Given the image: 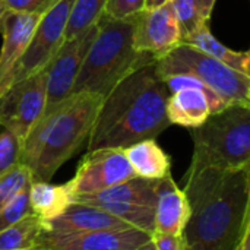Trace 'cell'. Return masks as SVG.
Here are the masks:
<instances>
[{"mask_svg":"<svg viewBox=\"0 0 250 250\" xmlns=\"http://www.w3.org/2000/svg\"><path fill=\"white\" fill-rule=\"evenodd\" d=\"M42 231L44 223L35 214H29L0 231V250L38 249Z\"/></svg>","mask_w":250,"mask_h":250,"instance_id":"cell-21","label":"cell"},{"mask_svg":"<svg viewBox=\"0 0 250 250\" xmlns=\"http://www.w3.org/2000/svg\"><path fill=\"white\" fill-rule=\"evenodd\" d=\"M57 0H4L10 12L42 15L45 13Z\"/></svg>","mask_w":250,"mask_h":250,"instance_id":"cell-29","label":"cell"},{"mask_svg":"<svg viewBox=\"0 0 250 250\" xmlns=\"http://www.w3.org/2000/svg\"><path fill=\"white\" fill-rule=\"evenodd\" d=\"M22 141L9 129L0 126V176L19 164Z\"/></svg>","mask_w":250,"mask_h":250,"instance_id":"cell-27","label":"cell"},{"mask_svg":"<svg viewBox=\"0 0 250 250\" xmlns=\"http://www.w3.org/2000/svg\"><path fill=\"white\" fill-rule=\"evenodd\" d=\"M151 240L154 243V250H183V243H182L180 236L154 233Z\"/></svg>","mask_w":250,"mask_h":250,"instance_id":"cell-30","label":"cell"},{"mask_svg":"<svg viewBox=\"0 0 250 250\" xmlns=\"http://www.w3.org/2000/svg\"><path fill=\"white\" fill-rule=\"evenodd\" d=\"M145 4L146 0H107L104 15L113 19H126L141 13Z\"/></svg>","mask_w":250,"mask_h":250,"instance_id":"cell-28","label":"cell"},{"mask_svg":"<svg viewBox=\"0 0 250 250\" xmlns=\"http://www.w3.org/2000/svg\"><path fill=\"white\" fill-rule=\"evenodd\" d=\"M103 98L94 94H72L44 110L22 141L21 164L32 182H50L56 171L88 141Z\"/></svg>","mask_w":250,"mask_h":250,"instance_id":"cell-3","label":"cell"},{"mask_svg":"<svg viewBox=\"0 0 250 250\" xmlns=\"http://www.w3.org/2000/svg\"><path fill=\"white\" fill-rule=\"evenodd\" d=\"M132 177H135V173L123 149L101 148L88 151L69 185L76 196L101 192Z\"/></svg>","mask_w":250,"mask_h":250,"instance_id":"cell-11","label":"cell"},{"mask_svg":"<svg viewBox=\"0 0 250 250\" xmlns=\"http://www.w3.org/2000/svg\"><path fill=\"white\" fill-rule=\"evenodd\" d=\"M170 0H146V4H145V9H152V7H157V6H161L164 3H168Z\"/></svg>","mask_w":250,"mask_h":250,"instance_id":"cell-34","label":"cell"},{"mask_svg":"<svg viewBox=\"0 0 250 250\" xmlns=\"http://www.w3.org/2000/svg\"><path fill=\"white\" fill-rule=\"evenodd\" d=\"M189 217L190 205L188 196L176 185L170 173L161 179L158 188L154 214V233L182 236Z\"/></svg>","mask_w":250,"mask_h":250,"instance_id":"cell-15","label":"cell"},{"mask_svg":"<svg viewBox=\"0 0 250 250\" xmlns=\"http://www.w3.org/2000/svg\"><path fill=\"white\" fill-rule=\"evenodd\" d=\"M182 40V31L170 1L144 9L136 15L133 47L139 53L149 54L157 60L180 45Z\"/></svg>","mask_w":250,"mask_h":250,"instance_id":"cell-12","label":"cell"},{"mask_svg":"<svg viewBox=\"0 0 250 250\" xmlns=\"http://www.w3.org/2000/svg\"><path fill=\"white\" fill-rule=\"evenodd\" d=\"M38 21L40 15L9 12L0 32L3 38L0 48V81L7 76L26 51Z\"/></svg>","mask_w":250,"mask_h":250,"instance_id":"cell-16","label":"cell"},{"mask_svg":"<svg viewBox=\"0 0 250 250\" xmlns=\"http://www.w3.org/2000/svg\"><path fill=\"white\" fill-rule=\"evenodd\" d=\"M183 192L190 205L183 250H236L250 227V166L186 174Z\"/></svg>","mask_w":250,"mask_h":250,"instance_id":"cell-1","label":"cell"},{"mask_svg":"<svg viewBox=\"0 0 250 250\" xmlns=\"http://www.w3.org/2000/svg\"><path fill=\"white\" fill-rule=\"evenodd\" d=\"M47 105L45 70L12 83L0 95V126L9 129L21 141L42 116Z\"/></svg>","mask_w":250,"mask_h":250,"instance_id":"cell-9","label":"cell"},{"mask_svg":"<svg viewBox=\"0 0 250 250\" xmlns=\"http://www.w3.org/2000/svg\"><path fill=\"white\" fill-rule=\"evenodd\" d=\"M105 1L107 0H75L67 19L64 40L95 25L104 13Z\"/></svg>","mask_w":250,"mask_h":250,"instance_id":"cell-23","label":"cell"},{"mask_svg":"<svg viewBox=\"0 0 250 250\" xmlns=\"http://www.w3.org/2000/svg\"><path fill=\"white\" fill-rule=\"evenodd\" d=\"M105 209L107 212L113 214L119 220L127 223L129 226L148 233L151 237L154 234V207H145V205H136V204H120V202H105L92 205Z\"/></svg>","mask_w":250,"mask_h":250,"instance_id":"cell-22","label":"cell"},{"mask_svg":"<svg viewBox=\"0 0 250 250\" xmlns=\"http://www.w3.org/2000/svg\"><path fill=\"white\" fill-rule=\"evenodd\" d=\"M190 133L193 155L188 174L205 168L231 170L250 166V107L229 105L209 114Z\"/></svg>","mask_w":250,"mask_h":250,"instance_id":"cell-5","label":"cell"},{"mask_svg":"<svg viewBox=\"0 0 250 250\" xmlns=\"http://www.w3.org/2000/svg\"><path fill=\"white\" fill-rule=\"evenodd\" d=\"M98 32V25H92L78 35L63 41L57 53L44 67L47 85L45 108L72 95L73 85L85 60V56Z\"/></svg>","mask_w":250,"mask_h":250,"instance_id":"cell-10","label":"cell"},{"mask_svg":"<svg viewBox=\"0 0 250 250\" xmlns=\"http://www.w3.org/2000/svg\"><path fill=\"white\" fill-rule=\"evenodd\" d=\"M151 240V236L135 227L56 234L42 231L38 249L57 250H133Z\"/></svg>","mask_w":250,"mask_h":250,"instance_id":"cell-13","label":"cell"},{"mask_svg":"<svg viewBox=\"0 0 250 250\" xmlns=\"http://www.w3.org/2000/svg\"><path fill=\"white\" fill-rule=\"evenodd\" d=\"M183 44L192 45L196 50L205 53L207 56L227 64L229 67L249 75L250 76V53L249 51H236L224 44H221L211 32L209 23L202 25L192 34L186 35L182 41Z\"/></svg>","mask_w":250,"mask_h":250,"instance_id":"cell-20","label":"cell"},{"mask_svg":"<svg viewBox=\"0 0 250 250\" xmlns=\"http://www.w3.org/2000/svg\"><path fill=\"white\" fill-rule=\"evenodd\" d=\"M38 250H57V249H38Z\"/></svg>","mask_w":250,"mask_h":250,"instance_id":"cell-36","label":"cell"},{"mask_svg":"<svg viewBox=\"0 0 250 250\" xmlns=\"http://www.w3.org/2000/svg\"><path fill=\"white\" fill-rule=\"evenodd\" d=\"M250 227L243 233V236H242V239H240V242H239V245H237V248L236 250H250Z\"/></svg>","mask_w":250,"mask_h":250,"instance_id":"cell-32","label":"cell"},{"mask_svg":"<svg viewBox=\"0 0 250 250\" xmlns=\"http://www.w3.org/2000/svg\"><path fill=\"white\" fill-rule=\"evenodd\" d=\"M127 223L119 220L113 214L103 208L73 202L67 207L57 218L44 224V231L66 234V233H82L97 230H120L129 229Z\"/></svg>","mask_w":250,"mask_h":250,"instance_id":"cell-14","label":"cell"},{"mask_svg":"<svg viewBox=\"0 0 250 250\" xmlns=\"http://www.w3.org/2000/svg\"><path fill=\"white\" fill-rule=\"evenodd\" d=\"M170 3L179 22L183 38L201 28L202 25L209 23V21H207L201 12L198 0H170Z\"/></svg>","mask_w":250,"mask_h":250,"instance_id":"cell-24","label":"cell"},{"mask_svg":"<svg viewBox=\"0 0 250 250\" xmlns=\"http://www.w3.org/2000/svg\"><path fill=\"white\" fill-rule=\"evenodd\" d=\"M135 176L144 179H163L170 174L171 160L155 139H144L123 149Z\"/></svg>","mask_w":250,"mask_h":250,"instance_id":"cell-18","label":"cell"},{"mask_svg":"<svg viewBox=\"0 0 250 250\" xmlns=\"http://www.w3.org/2000/svg\"><path fill=\"white\" fill-rule=\"evenodd\" d=\"M168 94L155 62L127 75L103 98L86 141L88 151L125 149L155 139L171 126L166 113Z\"/></svg>","mask_w":250,"mask_h":250,"instance_id":"cell-2","label":"cell"},{"mask_svg":"<svg viewBox=\"0 0 250 250\" xmlns=\"http://www.w3.org/2000/svg\"><path fill=\"white\" fill-rule=\"evenodd\" d=\"M9 12H10V10H9V7L6 6L4 0H0V32H1V29H3L4 21H6Z\"/></svg>","mask_w":250,"mask_h":250,"instance_id":"cell-33","label":"cell"},{"mask_svg":"<svg viewBox=\"0 0 250 250\" xmlns=\"http://www.w3.org/2000/svg\"><path fill=\"white\" fill-rule=\"evenodd\" d=\"M135 22L136 15L113 19L103 13L72 94L86 92L104 98L127 75L155 62L152 56L135 50Z\"/></svg>","mask_w":250,"mask_h":250,"instance_id":"cell-4","label":"cell"},{"mask_svg":"<svg viewBox=\"0 0 250 250\" xmlns=\"http://www.w3.org/2000/svg\"><path fill=\"white\" fill-rule=\"evenodd\" d=\"M199 1V6H201V12L204 15V18L207 21L211 19V15H212V10H214V6H215V1L217 0H198Z\"/></svg>","mask_w":250,"mask_h":250,"instance_id":"cell-31","label":"cell"},{"mask_svg":"<svg viewBox=\"0 0 250 250\" xmlns=\"http://www.w3.org/2000/svg\"><path fill=\"white\" fill-rule=\"evenodd\" d=\"M161 78L189 75L218 94L229 105L250 107V76L207 56L192 45L180 44L166 56L155 60Z\"/></svg>","mask_w":250,"mask_h":250,"instance_id":"cell-6","label":"cell"},{"mask_svg":"<svg viewBox=\"0 0 250 250\" xmlns=\"http://www.w3.org/2000/svg\"><path fill=\"white\" fill-rule=\"evenodd\" d=\"M75 0H57L40 16L32 40L4 79L0 81V95L15 82L42 70L64 41L67 19Z\"/></svg>","mask_w":250,"mask_h":250,"instance_id":"cell-7","label":"cell"},{"mask_svg":"<svg viewBox=\"0 0 250 250\" xmlns=\"http://www.w3.org/2000/svg\"><path fill=\"white\" fill-rule=\"evenodd\" d=\"M34 214L29 204V186L23 188L9 204L0 209V231L18 223L23 217Z\"/></svg>","mask_w":250,"mask_h":250,"instance_id":"cell-26","label":"cell"},{"mask_svg":"<svg viewBox=\"0 0 250 250\" xmlns=\"http://www.w3.org/2000/svg\"><path fill=\"white\" fill-rule=\"evenodd\" d=\"M75 202V193L69 185H51L50 182H31L29 204L32 212L45 224L57 218Z\"/></svg>","mask_w":250,"mask_h":250,"instance_id":"cell-19","label":"cell"},{"mask_svg":"<svg viewBox=\"0 0 250 250\" xmlns=\"http://www.w3.org/2000/svg\"><path fill=\"white\" fill-rule=\"evenodd\" d=\"M160 183H161V179L154 180V179H144V177L135 176L123 183L114 185L97 193L76 195L75 202L85 204V205L120 202V204H136V205L155 208Z\"/></svg>","mask_w":250,"mask_h":250,"instance_id":"cell-17","label":"cell"},{"mask_svg":"<svg viewBox=\"0 0 250 250\" xmlns=\"http://www.w3.org/2000/svg\"><path fill=\"white\" fill-rule=\"evenodd\" d=\"M32 182L31 171L23 164H16L0 176V209L9 204L23 188Z\"/></svg>","mask_w":250,"mask_h":250,"instance_id":"cell-25","label":"cell"},{"mask_svg":"<svg viewBox=\"0 0 250 250\" xmlns=\"http://www.w3.org/2000/svg\"><path fill=\"white\" fill-rule=\"evenodd\" d=\"M133 250H154V243H152V240H148L146 243H144V245L135 248Z\"/></svg>","mask_w":250,"mask_h":250,"instance_id":"cell-35","label":"cell"},{"mask_svg":"<svg viewBox=\"0 0 250 250\" xmlns=\"http://www.w3.org/2000/svg\"><path fill=\"white\" fill-rule=\"evenodd\" d=\"M31 250H38V249H31Z\"/></svg>","mask_w":250,"mask_h":250,"instance_id":"cell-37","label":"cell"},{"mask_svg":"<svg viewBox=\"0 0 250 250\" xmlns=\"http://www.w3.org/2000/svg\"><path fill=\"white\" fill-rule=\"evenodd\" d=\"M163 81L170 92L166 105L170 125L195 129L201 126L209 114L229 107L218 94L193 76L171 75L163 78Z\"/></svg>","mask_w":250,"mask_h":250,"instance_id":"cell-8","label":"cell"}]
</instances>
